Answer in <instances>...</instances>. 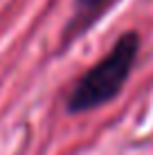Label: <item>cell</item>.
I'll return each instance as SVG.
<instances>
[{
	"label": "cell",
	"instance_id": "cell-1",
	"mask_svg": "<svg viewBox=\"0 0 153 155\" xmlns=\"http://www.w3.org/2000/svg\"><path fill=\"white\" fill-rule=\"evenodd\" d=\"M138 52L140 36L135 31H126L97 65H92L83 77H79V81L75 83L68 97V110L86 113L101 104H108L124 88V81L133 70Z\"/></svg>",
	"mask_w": 153,
	"mask_h": 155
},
{
	"label": "cell",
	"instance_id": "cell-2",
	"mask_svg": "<svg viewBox=\"0 0 153 155\" xmlns=\"http://www.w3.org/2000/svg\"><path fill=\"white\" fill-rule=\"evenodd\" d=\"M110 0H75V18L70 23L72 31H81L106 9Z\"/></svg>",
	"mask_w": 153,
	"mask_h": 155
}]
</instances>
